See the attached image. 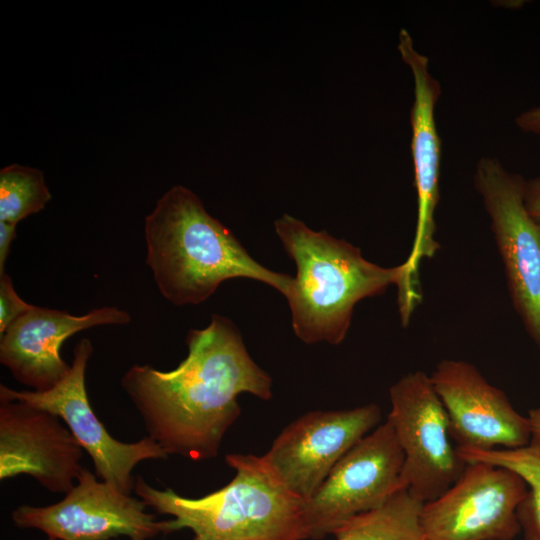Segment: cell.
<instances>
[{
	"instance_id": "4",
	"label": "cell",
	"mask_w": 540,
	"mask_h": 540,
	"mask_svg": "<svg viewBox=\"0 0 540 540\" xmlns=\"http://www.w3.org/2000/svg\"><path fill=\"white\" fill-rule=\"evenodd\" d=\"M235 471L222 488L198 498L157 489L141 476L134 492L147 507L166 520L167 534L189 529L192 540H304L307 539L304 501L292 495L274 477L262 456L227 454Z\"/></svg>"
},
{
	"instance_id": "22",
	"label": "cell",
	"mask_w": 540,
	"mask_h": 540,
	"mask_svg": "<svg viewBox=\"0 0 540 540\" xmlns=\"http://www.w3.org/2000/svg\"><path fill=\"white\" fill-rule=\"evenodd\" d=\"M515 123L526 133L540 135V106L530 108L518 115Z\"/></svg>"
},
{
	"instance_id": "10",
	"label": "cell",
	"mask_w": 540,
	"mask_h": 540,
	"mask_svg": "<svg viewBox=\"0 0 540 540\" xmlns=\"http://www.w3.org/2000/svg\"><path fill=\"white\" fill-rule=\"evenodd\" d=\"M142 499L127 495L83 468L60 501L47 506L20 505L11 520L20 529H37L54 540H150L167 535L166 520L146 512Z\"/></svg>"
},
{
	"instance_id": "8",
	"label": "cell",
	"mask_w": 540,
	"mask_h": 540,
	"mask_svg": "<svg viewBox=\"0 0 540 540\" xmlns=\"http://www.w3.org/2000/svg\"><path fill=\"white\" fill-rule=\"evenodd\" d=\"M93 346L82 338L73 350L66 376L47 391L15 390L0 385V399L20 400L59 416L81 448L90 456L95 475L124 494L135 486L133 471L145 460L166 459L167 453L149 436L135 442H122L100 421L86 390L85 375Z\"/></svg>"
},
{
	"instance_id": "7",
	"label": "cell",
	"mask_w": 540,
	"mask_h": 540,
	"mask_svg": "<svg viewBox=\"0 0 540 540\" xmlns=\"http://www.w3.org/2000/svg\"><path fill=\"white\" fill-rule=\"evenodd\" d=\"M403 453L385 421L354 445L303 505L307 539L319 540L402 490Z\"/></svg>"
},
{
	"instance_id": "6",
	"label": "cell",
	"mask_w": 540,
	"mask_h": 540,
	"mask_svg": "<svg viewBox=\"0 0 540 540\" xmlns=\"http://www.w3.org/2000/svg\"><path fill=\"white\" fill-rule=\"evenodd\" d=\"M391 424L403 453L400 483L422 503L448 490L463 472L447 412L430 376L422 371L402 376L389 389Z\"/></svg>"
},
{
	"instance_id": "9",
	"label": "cell",
	"mask_w": 540,
	"mask_h": 540,
	"mask_svg": "<svg viewBox=\"0 0 540 540\" xmlns=\"http://www.w3.org/2000/svg\"><path fill=\"white\" fill-rule=\"evenodd\" d=\"M528 492L513 471L469 462L454 484L422 505L427 540H513L520 532L517 510Z\"/></svg>"
},
{
	"instance_id": "14",
	"label": "cell",
	"mask_w": 540,
	"mask_h": 540,
	"mask_svg": "<svg viewBox=\"0 0 540 540\" xmlns=\"http://www.w3.org/2000/svg\"><path fill=\"white\" fill-rule=\"evenodd\" d=\"M398 50L414 80L410 111L411 155L417 196V220L411 251L404 261L408 290L419 292V265L440 248L435 239V211L440 200L441 140L435 122V105L441 94L439 81L429 72V59L414 47L405 29L399 32Z\"/></svg>"
},
{
	"instance_id": "23",
	"label": "cell",
	"mask_w": 540,
	"mask_h": 540,
	"mask_svg": "<svg viewBox=\"0 0 540 540\" xmlns=\"http://www.w3.org/2000/svg\"><path fill=\"white\" fill-rule=\"evenodd\" d=\"M527 418L531 431V442L540 445V403L529 410Z\"/></svg>"
},
{
	"instance_id": "13",
	"label": "cell",
	"mask_w": 540,
	"mask_h": 540,
	"mask_svg": "<svg viewBox=\"0 0 540 540\" xmlns=\"http://www.w3.org/2000/svg\"><path fill=\"white\" fill-rule=\"evenodd\" d=\"M83 449L56 414L0 399V480L28 475L53 493H67L83 467Z\"/></svg>"
},
{
	"instance_id": "24",
	"label": "cell",
	"mask_w": 540,
	"mask_h": 540,
	"mask_svg": "<svg viewBox=\"0 0 540 540\" xmlns=\"http://www.w3.org/2000/svg\"><path fill=\"white\" fill-rule=\"evenodd\" d=\"M45 540H54V539L46 538Z\"/></svg>"
},
{
	"instance_id": "3",
	"label": "cell",
	"mask_w": 540,
	"mask_h": 540,
	"mask_svg": "<svg viewBox=\"0 0 540 540\" xmlns=\"http://www.w3.org/2000/svg\"><path fill=\"white\" fill-rule=\"evenodd\" d=\"M274 227L284 250L296 265L288 295L292 328L306 344L338 345L345 339L357 303L398 290V310L407 297L404 262L382 267L365 259L360 248L326 231H314L283 214Z\"/></svg>"
},
{
	"instance_id": "18",
	"label": "cell",
	"mask_w": 540,
	"mask_h": 540,
	"mask_svg": "<svg viewBox=\"0 0 540 540\" xmlns=\"http://www.w3.org/2000/svg\"><path fill=\"white\" fill-rule=\"evenodd\" d=\"M51 198L41 170L15 163L0 170V221L18 224Z\"/></svg>"
},
{
	"instance_id": "15",
	"label": "cell",
	"mask_w": 540,
	"mask_h": 540,
	"mask_svg": "<svg viewBox=\"0 0 540 540\" xmlns=\"http://www.w3.org/2000/svg\"><path fill=\"white\" fill-rule=\"evenodd\" d=\"M131 316L117 307H101L76 316L34 306L0 335V362L19 383L33 391H47L70 370L60 352L72 335L101 325H125Z\"/></svg>"
},
{
	"instance_id": "19",
	"label": "cell",
	"mask_w": 540,
	"mask_h": 540,
	"mask_svg": "<svg viewBox=\"0 0 540 540\" xmlns=\"http://www.w3.org/2000/svg\"><path fill=\"white\" fill-rule=\"evenodd\" d=\"M32 307L33 305L25 302L17 294L10 276L6 272L0 274V335Z\"/></svg>"
},
{
	"instance_id": "1",
	"label": "cell",
	"mask_w": 540,
	"mask_h": 540,
	"mask_svg": "<svg viewBox=\"0 0 540 540\" xmlns=\"http://www.w3.org/2000/svg\"><path fill=\"white\" fill-rule=\"evenodd\" d=\"M187 356L161 371L132 365L120 384L148 436L167 455L202 461L218 455L238 419V396L272 397V379L250 356L237 326L213 314L207 327L186 336Z\"/></svg>"
},
{
	"instance_id": "16",
	"label": "cell",
	"mask_w": 540,
	"mask_h": 540,
	"mask_svg": "<svg viewBox=\"0 0 540 540\" xmlns=\"http://www.w3.org/2000/svg\"><path fill=\"white\" fill-rule=\"evenodd\" d=\"M423 503L406 489L385 504L360 514L340 526L336 540H427L420 516Z\"/></svg>"
},
{
	"instance_id": "17",
	"label": "cell",
	"mask_w": 540,
	"mask_h": 540,
	"mask_svg": "<svg viewBox=\"0 0 540 540\" xmlns=\"http://www.w3.org/2000/svg\"><path fill=\"white\" fill-rule=\"evenodd\" d=\"M466 462H483L507 468L519 475L528 487L517 516L524 540H540V445L488 451L458 450Z\"/></svg>"
},
{
	"instance_id": "20",
	"label": "cell",
	"mask_w": 540,
	"mask_h": 540,
	"mask_svg": "<svg viewBox=\"0 0 540 540\" xmlns=\"http://www.w3.org/2000/svg\"><path fill=\"white\" fill-rule=\"evenodd\" d=\"M17 224L0 221V274L5 273V263L16 237Z\"/></svg>"
},
{
	"instance_id": "12",
	"label": "cell",
	"mask_w": 540,
	"mask_h": 540,
	"mask_svg": "<svg viewBox=\"0 0 540 540\" xmlns=\"http://www.w3.org/2000/svg\"><path fill=\"white\" fill-rule=\"evenodd\" d=\"M429 376L458 450L514 449L531 442L527 416L472 363L443 359Z\"/></svg>"
},
{
	"instance_id": "21",
	"label": "cell",
	"mask_w": 540,
	"mask_h": 540,
	"mask_svg": "<svg viewBox=\"0 0 540 540\" xmlns=\"http://www.w3.org/2000/svg\"><path fill=\"white\" fill-rule=\"evenodd\" d=\"M525 205L529 213L540 221V177L526 180Z\"/></svg>"
},
{
	"instance_id": "5",
	"label": "cell",
	"mask_w": 540,
	"mask_h": 540,
	"mask_svg": "<svg viewBox=\"0 0 540 540\" xmlns=\"http://www.w3.org/2000/svg\"><path fill=\"white\" fill-rule=\"evenodd\" d=\"M474 185L491 220L512 305L540 350V221L526 208V179L482 157Z\"/></svg>"
},
{
	"instance_id": "11",
	"label": "cell",
	"mask_w": 540,
	"mask_h": 540,
	"mask_svg": "<svg viewBox=\"0 0 540 540\" xmlns=\"http://www.w3.org/2000/svg\"><path fill=\"white\" fill-rule=\"evenodd\" d=\"M380 421L381 410L374 403L308 412L287 425L262 458L282 486L305 502L338 461Z\"/></svg>"
},
{
	"instance_id": "2",
	"label": "cell",
	"mask_w": 540,
	"mask_h": 540,
	"mask_svg": "<svg viewBox=\"0 0 540 540\" xmlns=\"http://www.w3.org/2000/svg\"><path fill=\"white\" fill-rule=\"evenodd\" d=\"M146 263L161 295L176 306L205 302L226 280L263 282L286 297L294 277L258 263L190 189L166 191L145 218Z\"/></svg>"
}]
</instances>
